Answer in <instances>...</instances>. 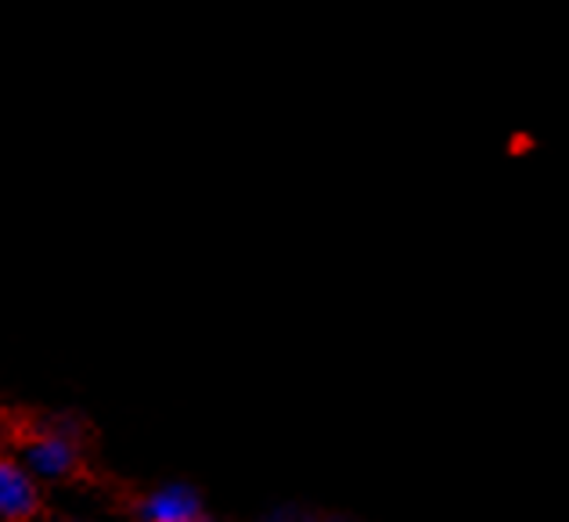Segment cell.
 <instances>
[{"mask_svg": "<svg viewBox=\"0 0 569 522\" xmlns=\"http://www.w3.org/2000/svg\"><path fill=\"white\" fill-rule=\"evenodd\" d=\"M138 522H199L202 519V498L188 483H162L133 504Z\"/></svg>", "mask_w": 569, "mask_h": 522, "instance_id": "obj_2", "label": "cell"}, {"mask_svg": "<svg viewBox=\"0 0 569 522\" xmlns=\"http://www.w3.org/2000/svg\"><path fill=\"white\" fill-rule=\"evenodd\" d=\"M199 522H206V519H199Z\"/></svg>", "mask_w": 569, "mask_h": 522, "instance_id": "obj_5", "label": "cell"}, {"mask_svg": "<svg viewBox=\"0 0 569 522\" xmlns=\"http://www.w3.org/2000/svg\"><path fill=\"white\" fill-rule=\"evenodd\" d=\"M40 480L19 458L0 461V515L4 522H29L40 512Z\"/></svg>", "mask_w": 569, "mask_h": 522, "instance_id": "obj_3", "label": "cell"}, {"mask_svg": "<svg viewBox=\"0 0 569 522\" xmlns=\"http://www.w3.org/2000/svg\"><path fill=\"white\" fill-rule=\"evenodd\" d=\"M263 522H353L342 515H318V512H303V509H278L271 512Z\"/></svg>", "mask_w": 569, "mask_h": 522, "instance_id": "obj_4", "label": "cell"}, {"mask_svg": "<svg viewBox=\"0 0 569 522\" xmlns=\"http://www.w3.org/2000/svg\"><path fill=\"white\" fill-rule=\"evenodd\" d=\"M83 440L87 422L80 414H37L33 425H22L14 458L40 483H62L83 465Z\"/></svg>", "mask_w": 569, "mask_h": 522, "instance_id": "obj_1", "label": "cell"}]
</instances>
